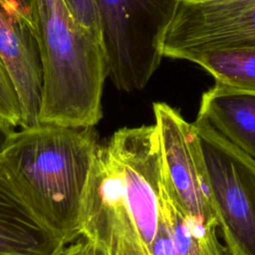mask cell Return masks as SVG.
<instances>
[{
  "mask_svg": "<svg viewBox=\"0 0 255 255\" xmlns=\"http://www.w3.org/2000/svg\"><path fill=\"white\" fill-rule=\"evenodd\" d=\"M99 143L94 127L39 124L13 130L0 152L28 204L66 245L81 236V201Z\"/></svg>",
  "mask_w": 255,
  "mask_h": 255,
  "instance_id": "cell-1",
  "label": "cell"
},
{
  "mask_svg": "<svg viewBox=\"0 0 255 255\" xmlns=\"http://www.w3.org/2000/svg\"><path fill=\"white\" fill-rule=\"evenodd\" d=\"M43 64L40 124L95 127L109 76L100 37L79 24L65 0H30Z\"/></svg>",
  "mask_w": 255,
  "mask_h": 255,
  "instance_id": "cell-2",
  "label": "cell"
},
{
  "mask_svg": "<svg viewBox=\"0 0 255 255\" xmlns=\"http://www.w3.org/2000/svg\"><path fill=\"white\" fill-rule=\"evenodd\" d=\"M180 0H94L109 78L123 92L142 90L163 58Z\"/></svg>",
  "mask_w": 255,
  "mask_h": 255,
  "instance_id": "cell-3",
  "label": "cell"
},
{
  "mask_svg": "<svg viewBox=\"0 0 255 255\" xmlns=\"http://www.w3.org/2000/svg\"><path fill=\"white\" fill-rule=\"evenodd\" d=\"M197 135L209 195L229 255H255V159L206 122L191 123Z\"/></svg>",
  "mask_w": 255,
  "mask_h": 255,
  "instance_id": "cell-4",
  "label": "cell"
},
{
  "mask_svg": "<svg viewBox=\"0 0 255 255\" xmlns=\"http://www.w3.org/2000/svg\"><path fill=\"white\" fill-rule=\"evenodd\" d=\"M118 165L131 221L146 249L156 234L164 159L155 125L123 128L106 140Z\"/></svg>",
  "mask_w": 255,
  "mask_h": 255,
  "instance_id": "cell-5",
  "label": "cell"
},
{
  "mask_svg": "<svg viewBox=\"0 0 255 255\" xmlns=\"http://www.w3.org/2000/svg\"><path fill=\"white\" fill-rule=\"evenodd\" d=\"M167 184L180 208L205 226H217L204 161L192 124L165 103H153ZM218 227V226H217Z\"/></svg>",
  "mask_w": 255,
  "mask_h": 255,
  "instance_id": "cell-6",
  "label": "cell"
},
{
  "mask_svg": "<svg viewBox=\"0 0 255 255\" xmlns=\"http://www.w3.org/2000/svg\"><path fill=\"white\" fill-rule=\"evenodd\" d=\"M79 224L83 239L106 255H113L120 237L135 229L121 174L107 141L100 142L94 152L82 196Z\"/></svg>",
  "mask_w": 255,
  "mask_h": 255,
  "instance_id": "cell-7",
  "label": "cell"
},
{
  "mask_svg": "<svg viewBox=\"0 0 255 255\" xmlns=\"http://www.w3.org/2000/svg\"><path fill=\"white\" fill-rule=\"evenodd\" d=\"M0 60L15 90L22 128L39 125L43 97L41 49L32 16L0 0Z\"/></svg>",
  "mask_w": 255,
  "mask_h": 255,
  "instance_id": "cell-8",
  "label": "cell"
},
{
  "mask_svg": "<svg viewBox=\"0 0 255 255\" xmlns=\"http://www.w3.org/2000/svg\"><path fill=\"white\" fill-rule=\"evenodd\" d=\"M66 246L36 215L0 162V254L61 255Z\"/></svg>",
  "mask_w": 255,
  "mask_h": 255,
  "instance_id": "cell-9",
  "label": "cell"
},
{
  "mask_svg": "<svg viewBox=\"0 0 255 255\" xmlns=\"http://www.w3.org/2000/svg\"><path fill=\"white\" fill-rule=\"evenodd\" d=\"M217 226H205L187 215L176 202L165 177L159 201L156 234L149 255H226L218 240Z\"/></svg>",
  "mask_w": 255,
  "mask_h": 255,
  "instance_id": "cell-10",
  "label": "cell"
},
{
  "mask_svg": "<svg viewBox=\"0 0 255 255\" xmlns=\"http://www.w3.org/2000/svg\"><path fill=\"white\" fill-rule=\"evenodd\" d=\"M197 118L255 159V91L215 83L202 95Z\"/></svg>",
  "mask_w": 255,
  "mask_h": 255,
  "instance_id": "cell-11",
  "label": "cell"
},
{
  "mask_svg": "<svg viewBox=\"0 0 255 255\" xmlns=\"http://www.w3.org/2000/svg\"><path fill=\"white\" fill-rule=\"evenodd\" d=\"M182 60L200 66L216 84L255 91V47L209 49L185 55Z\"/></svg>",
  "mask_w": 255,
  "mask_h": 255,
  "instance_id": "cell-12",
  "label": "cell"
},
{
  "mask_svg": "<svg viewBox=\"0 0 255 255\" xmlns=\"http://www.w3.org/2000/svg\"><path fill=\"white\" fill-rule=\"evenodd\" d=\"M0 121L11 128L21 126L18 99L9 76L0 60Z\"/></svg>",
  "mask_w": 255,
  "mask_h": 255,
  "instance_id": "cell-13",
  "label": "cell"
},
{
  "mask_svg": "<svg viewBox=\"0 0 255 255\" xmlns=\"http://www.w3.org/2000/svg\"><path fill=\"white\" fill-rule=\"evenodd\" d=\"M65 2L76 21L83 27L94 32L101 39L94 0H65Z\"/></svg>",
  "mask_w": 255,
  "mask_h": 255,
  "instance_id": "cell-14",
  "label": "cell"
},
{
  "mask_svg": "<svg viewBox=\"0 0 255 255\" xmlns=\"http://www.w3.org/2000/svg\"><path fill=\"white\" fill-rule=\"evenodd\" d=\"M113 255H149L135 230L122 236Z\"/></svg>",
  "mask_w": 255,
  "mask_h": 255,
  "instance_id": "cell-15",
  "label": "cell"
},
{
  "mask_svg": "<svg viewBox=\"0 0 255 255\" xmlns=\"http://www.w3.org/2000/svg\"><path fill=\"white\" fill-rule=\"evenodd\" d=\"M61 255H106L85 239L65 247Z\"/></svg>",
  "mask_w": 255,
  "mask_h": 255,
  "instance_id": "cell-16",
  "label": "cell"
},
{
  "mask_svg": "<svg viewBox=\"0 0 255 255\" xmlns=\"http://www.w3.org/2000/svg\"><path fill=\"white\" fill-rule=\"evenodd\" d=\"M13 130H14L13 128L9 127L8 125H6L0 121V152H1L2 148L4 147L9 135L11 134V132Z\"/></svg>",
  "mask_w": 255,
  "mask_h": 255,
  "instance_id": "cell-17",
  "label": "cell"
},
{
  "mask_svg": "<svg viewBox=\"0 0 255 255\" xmlns=\"http://www.w3.org/2000/svg\"><path fill=\"white\" fill-rule=\"evenodd\" d=\"M12 4H14L22 13L31 16L30 13V0H8Z\"/></svg>",
  "mask_w": 255,
  "mask_h": 255,
  "instance_id": "cell-18",
  "label": "cell"
},
{
  "mask_svg": "<svg viewBox=\"0 0 255 255\" xmlns=\"http://www.w3.org/2000/svg\"><path fill=\"white\" fill-rule=\"evenodd\" d=\"M251 19H252V26H253V30H254V33H255V10L253 11V13H252V17H251Z\"/></svg>",
  "mask_w": 255,
  "mask_h": 255,
  "instance_id": "cell-19",
  "label": "cell"
},
{
  "mask_svg": "<svg viewBox=\"0 0 255 255\" xmlns=\"http://www.w3.org/2000/svg\"><path fill=\"white\" fill-rule=\"evenodd\" d=\"M205 1H216V0H205Z\"/></svg>",
  "mask_w": 255,
  "mask_h": 255,
  "instance_id": "cell-20",
  "label": "cell"
},
{
  "mask_svg": "<svg viewBox=\"0 0 255 255\" xmlns=\"http://www.w3.org/2000/svg\"><path fill=\"white\" fill-rule=\"evenodd\" d=\"M0 255H5V254H0Z\"/></svg>",
  "mask_w": 255,
  "mask_h": 255,
  "instance_id": "cell-21",
  "label": "cell"
},
{
  "mask_svg": "<svg viewBox=\"0 0 255 255\" xmlns=\"http://www.w3.org/2000/svg\"><path fill=\"white\" fill-rule=\"evenodd\" d=\"M226 255H229V254H228V253H226Z\"/></svg>",
  "mask_w": 255,
  "mask_h": 255,
  "instance_id": "cell-22",
  "label": "cell"
}]
</instances>
